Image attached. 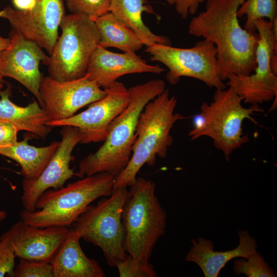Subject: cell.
Wrapping results in <instances>:
<instances>
[{
  "label": "cell",
  "mask_w": 277,
  "mask_h": 277,
  "mask_svg": "<svg viewBox=\"0 0 277 277\" xmlns=\"http://www.w3.org/2000/svg\"><path fill=\"white\" fill-rule=\"evenodd\" d=\"M165 71L159 65L148 64L135 52L114 53L98 45L90 57L86 73L104 89L126 74L145 72L160 74Z\"/></svg>",
  "instance_id": "17"
},
{
  "label": "cell",
  "mask_w": 277,
  "mask_h": 277,
  "mask_svg": "<svg viewBox=\"0 0 277 277\" xmlns=\"http://www.w3.org/2000/svg\"><path fill=\"white\" fill-rule=\"evenodd\" d=\"M206 0H176L175 7L176 12L183 19H186L189 15L196 13L199 6Z\"/></svg>",
  "instance_id": "31"
},
{
  "label": "cell",
  "mask_w": 277,
  "mask_h": 277,
  "mask_svg": "<svg viewBox=\"0 0 277 277\" xmlns=\"http://www.w3.org/2000/svg\"><path fill=\"white\" fill-rule=\"evenodd\" d=\"M28 140L26 137L11 146L0 148V154L19 165L20 173L24 179L32 180L36 179L46 167L60 142L53 141L49 145L37 147L29 145Z\"/></svg>",
  "instance_id": "22"
},
{
  "label": "cell",
  "mask_w": 277,
  "mask_h": 277,
  "mask_svg": "<svg viewBox=\"0 0 277 277\" xmlns=\"http://www.w3.org/2000/svg\"><path fill=\"white\" fill-rule=\"evenodd\" d=\"M3 77L0 75V91L3 87Z\"/></svg>",
  "instance_id": "36"
},
{
  "label": "cell",
  "mask_w": 277,
  "mask_h": 277,
  "mask_svg": "<svg viewBox=\"0 0 277 277\" xmlns=\"http://www.w3.org/2000/svg\"><path fill=\"white\" fill-rule=\"evenodd\" d=\"M7 217V213L4 211H0V222Z\"/></svg>",
  "instance_id": "34"
},
{
  "label": "cell",
  "mask_w": 277,
  "mask_h": 277,
  "mask_svg": "<svg viewBox=\"0 0 277 277\" xmlns=\"http://www.w3.org/2000/svg\"><path fill=\"white\" fill-rule=\"evenodd\" d=\"M9 47L0 52V75L17 81L30 91L41 106L39 88L44 77L39 64L49 56L35 42L11 29Z\"/></svg>",
  "instance_id": "15"
},
{
  "label": "cell",
  "mask_w": 277,
  "mask_h": 277,
  "mask_svg": "<svg viewBox=\"0 0 277 277\" xmlns=\"http://www.w3.org/2000/svg\"><path fill=\"white\" fill-rule=\"evenodd\" d=\"M177 102L165 89L146 104L138 120L130 159L115 177L113 189L130 187L145 164L154 165L157 156L166 157L173 143L171 129L177 121L188 118L174 112Z\"/></svg>",
  "instance_id": "3"
},
{
  "label": "cell",
  "mask_w": 277,
  "mask_h": 277,
  "mask_svg": "<svg viewBox=\"0 0 277 277\" xmlns=\"http://www.w3.org/2000/svg\"><path fill=\"white\" fill-rule=\"evenodd\" d=\"M62 0H36L33 9L21 11L8 6L0 11L12 29L36 43L50 55L58 37V28L65 15Z\"/></svg>",
  "instance_id": "13"
},
{
  "label": "cell",
  "mask_w": 277,
  "mask_h": 277,
  "mask_svg": "<svg viewBox=\"0 0 277 277\" xmlns=\"http://www.w3.org/2000/svg\"><path fill=\"white\" fill-rule=\"evenodd\" d=\"M255 26L260 39L254 73L247 76L230 74L226 84L245 103L250 105L261 104L277 96V76L271 69V59L277 57V22L272 25L265 18H260Z\"/></svg>",
  "instance_id": "10"
},
{
  "label": "cell",
  "mask_w": 277,
  "mask_h": 277,
  "mask_svg": "<svg viewBox=\"0 0 277 277\" xmlns=\"http://www.w3.org/2000/svg\"><path fill=\"white\" fill-rule=\"evenodd\" d=\"M168 4L170 5H173L175 4L176 0H165Z\"/></svg>",
  "instance_id": "35"
},
{
  "label": "cell",
  "mask_w": 277,
  "mask_h": 277,
  "mask_svg": "<svg viewBox=\"0 0 277 277\" xmlns=\"http://www.w3.org/2000/svg\"><path fill=\"white\" fill-rule=\"evenodd\" d=\"M128 194L127 188L113 189L108 197L90 205L71 226L81 239L101 248L112 267L127 254L122 214Z\"/></svg>",
  "instance_id": "8"
},
{
  "label": "cell",
  "mask_w": 277,
  "mask_h": 277,
  "mask_svg": "<svg viewBox=\"0 0 277 277\" xmlns=\"http://www.w3.org/2000/svg\"><path fill=\"white\" fill-rule=\"evenodd\" d=\"M245 0H206L205 10L193 16L188 26L191 35L213 44L220 78L230 74L247 76L256 66L258 32H249L239 24L237 11Z\"/></svg>",
  "instance_id": "1"
},
{
  "label": "cell",
  "mask_w": 277,
  "mask_h": 277,
  "mask_svg": "<svg viewBox=\"0 0 277 277\" xmlns=\"http://www.w3.org/2000/svg\"><path fill=\"white\" fill-rule=\"evenodd\" d=\"M10 39L8 38L3 37L0 36V52L6 49L9 46Z\"/></svg>",
  "instance_id": "33"
},
{
  "label": "cell",
  "mask_w": 277,
  "mask_h": 277,
  "mask_svg": "<svg viewBox=\"0 0 277 277\" xmlns=\"http://www.w3.org/2000/svg\"><path fill=\"white\" fill-rule=\"evenodd\" d=\"M13 276L54 277L53 267L49 262L19 259Z\"/></svg>",
  "instance_id": "28"
},
{
  "label": "cell",
  "mask_w": 277,
  "mask_h": 277,
  "mask_svg": "<svg viewBox=\"0 0 277 277\" xmlns=\"http://www.w3.org/2000/svg\"><path fill=\"white\" fill-rule=\"evenodd\" d=\"M145 51L151 55V61L160 62L168 68L166 77L171 84H176L181 77L186 76L216 89L226 88L219 73L215 46L205 39L189 48L155 43L146 46Z\"/></svg>",
  "instance_id": "9"
},
{
  "label": "cell",
  "mask_w": 277,
  "mask_h": 277,
  "mask_svg": "<svg viewBox=\"0 0 277 277\" xmlns=\"http://www.w3.org/2000/svg\"><path fill=\"white\" fill-rule=\"evenodd\" d=\"M242 101L231 87L216 89L213 101L201 105V112L194 117V127L188 133L191 140L209 137L229 161L233 151L249 141V135L243 133L244 121L248 119L258 125L252 116L264 112L259 105L243 107Z\"/></svg>",
  "instance_id": "5"
},
{
  "label": "cell",
  "mask_w": 277,
  "mask_h": 277,
  "mask_svg": "<svg viewBox=\"0 0 277 277\" xmlns=\"http://www.w3.org/2000/svg\"><path fill=\"white\" fill-rule=\"evenodd\" d=\"M18 131L12 124L0 120V148L11 146L17 143Z\"/></svg>",
  "instance_id": "30"
},
{
  "label": "cell",
  "mask_w": 277,
  "mask_h": 277,
  "mask_svg": "<svg viewBox=\"0 0 277 277\" xmlns=\"http://www.w3.org/2000/svg\"><path fill=\"white\" fill-rule=\"evenodd\" d=\"M90 18L99 31L100 46L115 48L124 52H135L143 46L135 33L110 12Z\"/></svg>",
  "instance_id": "23"
},
{
  "label": "cell",
  "mask_w": 277,
  "mask_h": 277,
  "mask_svg": "<svg viewBox=\"0 0 277 277\" xmlns=\"http://www.w3.org/2000/svg\"><path fill=\"white\" fill-rule=\"evenodd\" d=\"M60 27L61 35L45 64L49 76L58 81L83 77L99 45V31L91 18L78 13L65 15Z\"/></svg>",
  "instance_id": "7"
},
{
  "label": "cell",
  "mask_w": 277,
  "mask_h": 277,
  "mask_svg": "<svg viewBox=\"0 0 277 277\" xmlns=\"http://www.w3.org/2000/svg\"><path fill=\"white\" fill-rule=\"evenodd\" d=\"M146 3L145 0H111L110 12L131 29L146 47L155 43L171 46L168 37L153 33L144 23L143 12L154 14Z\"/></svg>",
  "instance_id": "21"
},
{
  "label": "cell",
  "mask_w": 277,
  "mask_h": 277,
  "mask_svg": "<svg viewBox=\"0 0 277 277\" xmlns=\"http://www.w3.org/2000/svg\"><path fill=\"white\" fill-rule=\"evenodd\" d=\"M70 227L32 226L22 220L0 238L6 240L19 259L51 263L65 240Z\"/></svg>",
  "instance_id": "16"
},
{
  "label": "cell",
  "mask_w": 277,
  "mask_h": 277,
  "mask_svg": "<svg viewBox=\"0 0 277 277\" xmlns=\"http://www.w3.org/2000/svg\"><path fill=\"white\" fill-rule=\"evenodd\" d=\"M11 94L10 86L0 91V120L12 124L19 131H28L45 138L52 130L47 125L49 119L45 110L35 100L27 106H18L10 100Z\"/></svg>",
  "instance_id": "20"
},
{
  "label": "cell",
  "mask_w": 277,
  "mask_h": 277,
  "mask_svg": "<svg viewBox=\"0 0 277 277\" xmlns=\"http://www.w3.org/2000/svg\"><path fill=\"white\" fill-rule=\"evenodd\" d=\"M236 275L244 274L248 277H276V275L263 255L256 251L247 259L235 260L233 266Z\"/></svg>",
  "instance_id": "25"
},
{
  "label": "cell",
  "mask_w": 277,
  "mask_h": 277,
  "mask_svg": "<svg viewBox=\"0 0 277 277\" xmlns=\"http://www.w3.org/2000/svg\"><path fill=\"white\" fill-rule=\"evenodd\" d=\"M111 0H66L72 13L81 14L90 17H100L110 12Z\"/></svg>",
  "instance_id": "27"
},
{
  "label": "cell",
  "mask_w": 277,
  "mask_h": 277,
  "mask_svg": "<svg viewBox=\"0 0 277 277\" xmlns=\"http://www.w3.org/2000/svg\"><path fill=\"white\" fill-rule=\"evenodd\" d=\"M80 236L70 227L51 263L54 277H104L98 262L88 258L80 245Z\"/></svg>",
  "instance_id": "19"
},
{
  "label": "cell",
  "mask_w": 277,
  "mask_h": 277,
  "mask_svg": "<svg viewBox=\"0 0 277 277\" xmlns=\"http://www.w3.org/2000/svg\"><path fill=\"white\" fill-rule=\"evenodd\" d=\"M115 178L108 172H100L57 190H47L37 199L34 211L21 212V220L39 228L70 227L94 201L111 194Z\"/></svg>",
  "instance_id": "4"
},
{
  "label": "cell",
  "mask_w": 277,
  "mask_h": 277,
  "mask_svg": "<svg viewBox=\"0 0 277 277\" xmlns=\"http://www.w3.org/2000/svg\"><path fill=\"white\" fill-rule=\"evenodd\" d=\"M106 95L89 105L85 111L66 119L48 122L51 127L70 126L81 132L82 144L104 142L112 121L127 106L129 102L128 89L121 82L116 81L104 89Z\"/></svg>",
  "instance_id": "12"
},
{
  "label": "cell",
  "mask_w": 277,
  "mask_h": 277,
  "mask_svg": "<svg viewBox=\"0 0 277 277\" xmlns=\"http://www.w3.org/2000/svg\"><path fill=\"white\" fill-rule=\"evenodd\" d=\"M238 235L239 245L225 251H215L213 242L210 240L202 237L192 238V246L185 259L197 265L205 276L217 277L230 260L237 258L247 259L257 251L256 240L248 231L240 230Z\"/></svg>",
  "instance_id": "18"
},
{
  "label": "cell",
  "mask_w": 277,
  "mask_h": 277,
  "mask_svg": "<svg viewBox=\"0 0 277 277\" xmlns=\"http://www.w3.org/2000/svg\"><path fill=\"white\" fill-rule=\"evenodd\" d=\"M120 277H156L157 273L149 261L133 259L127 254L116 267Z\"/></svg>",
  "instance_id": "26"
},
{
  "label": "cell",
  "mask_w": 277,
  "mask_h": 277,
  "mask_svg": "<svg viewBox=\"0 0 277 277\" xmlns=\"http://www.w3.org/2000/svg\"><path fill=\"white\" fill-rule=\"evenodd\" d=\"M161 79L149 81L128 89L129 102L126 108L109 125L103 144L79 163L76 175L80 178L100 172L116 176L127 165L136 138L140 114L146 104L166 89Z\"/></svg>",
  "instance_id": "2"
},
{
  "label": "cell",
  "mask_w": 277,
  "mask_h": 277,
  "mask_svg": "<svg viewBox=\"0 0 277 277\" xmlns=\"http://www.w3.org/2000/svg\"><path fill=\"white\" fill-rule=\"evenodd\" d=\"M39 93L41 107L49 122L68 118L107 94L87 73L80 78L66 81H58L49 76L44 77Z\"/></svg>",
  "instance_id": "11"
},
{
  "label": "cell",
  "mask_w": 277,
  "mask_h": 277,
  "mask_svg": "<svg viewBox=\"0 0 277 277\" xmlns=\"http://www.w3.org/2000/svg\"><path fill=\"white\" fill-rule=\"evenodd\" d=\"M237 15L239 18L246 16L245 30L256 32L255 23L258 19L267 18L272 25L277 21V0H245L239 8Z\"/></svg>",
  "instance_id": "24"
},
{
  "label": "cell",
  "mask_w": 277,
  "mask_h": 277,
  "mask_svg": "<svg viewBox=\"0 0 277 277\" xmlns=\"http://www.w3.org/2000/svg\"><path fill=\"white\" fill-rule=\"evenodd\" d=\"M60 133L62 140L46 167L35 179H24L21 200L24 210L32 212L39 196L50 189L57 190L67 181L76 175L70 168L73 159L72 151L77 144L81 143L83 136L79 129L70 126H63Z\"/></svg>",
  "instance_id": "14"
},
{
  "label": "cell",
  "mask_w": 277,
  "mask_h": 277,
  "mask_svg": "<svg viewBox=\"0 0 277 277\" xmlns=\"http://www.w3.org/2000/svg\"><path fill=\"white\" fill-rule=\"evenodd\" d=\"M130 187L122 214L125 250L134 259L149 261L165 233L167 214L155 195L154 182L136 177Z\"/></svg>",
  "instance_id": "6"
},
{
  "label": "cell",
  "mask_w": 277,
  "mask_h": 277,
  "mask_svg": "<svg viewBox=\"0 0 277 277\" xmlns=\"http://www.w3.org/2000/svg\"><path fill=\"white\" fill-rule=\"evenodd\" d=\"M16 256L9 243L0 238V277L13 276Z\"/></svg>",
  "instance_id": "29"
},
{
  "label": "cell",
  "mask_w": 277,
  "mask_h": 277,
  "mask_svg": "<svg viewBox=\"0 0 277 277\" xmlns=\"http://www.w3.org/2000/svg\"><path fill=\"white\" fill-rule=\"evenodd\" d=\"M16 9L21 11L31 10L34 7L36 0H12Z\"/></svg>",
  "instance_id": "32"
}]
</instances>
